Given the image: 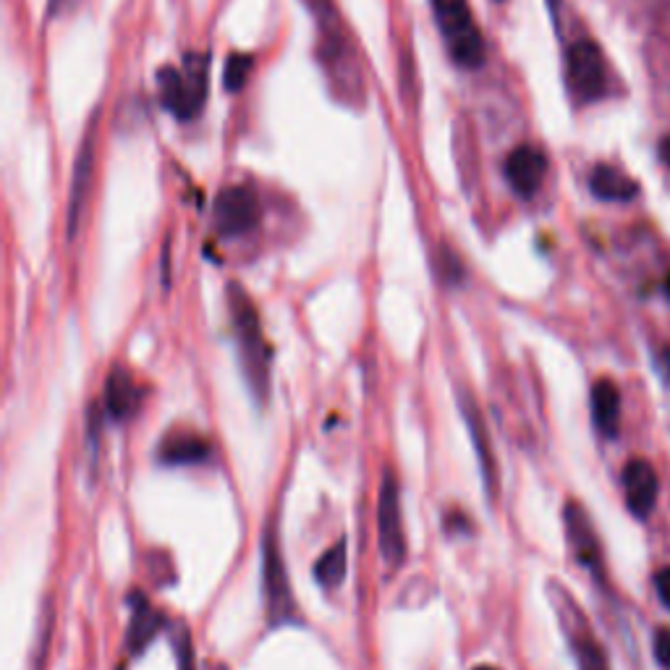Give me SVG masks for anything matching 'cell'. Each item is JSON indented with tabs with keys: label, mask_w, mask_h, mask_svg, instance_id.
Wrapping results in <instances>:
<instances>
[{
	"label": "cell",
	"mask_w": 670,
	"mask_h": 670,
	"mask_svg": "<svg viewBox=\"0 0 670 670\" xmlns=\"http://www.w3.org/2000/svg\"><path fill=\"white\" fill-rule=\"evenodd\" d=\"M229 315L233 336H236L239 343V360H242L246 386L259 403H265L270 393V346L263 333L255 302L239 283L229 285Z\"/></svg>",
	"instance_id": "6da1fadb"
},
{
	"label": "cell",
	"mask_w": 670,
	"mask_h": 670,
	"mask_svg": "<svg viewBox=\"0 0 670 670\" xmlns=\"http://www.w3.org/2000/svg\"><path fill=\"white\" fill-rule=\"evenodd\" d=\"M307 3L320 22V61L330 74V82L343 100H356V93L362 89L360 66H356V56L341 24H338L333 3L330 0H307Z\"/></svg>",
	"instance_id": "7a4b0ae2"
},
{
	"label": "cell",
	"mask_w": 670,
	"mask_h": 670,
	"mask_svg": "<svg viewBox=\"0 0 670 670\" xmlns=\"http://www.w3.org/2000/svg\"><path fill=\"white\" fill-rule=\"evenodd\" d=\"M433 14L446 37L448 53L464 69H479L485 63L483 32L474 24L470 0H433Z\"/></svg>",
	"instance_id": "3957f363"
},
{
	"label": "cell",
	"mask_w": 670,
	"mask_h": 670,
	"mask_svg": "<svg viewBox=\"0 0 670 670\" xmlns=\"http://www.w3.org/2000/svg\"><path fill=\"white\" fill-rule=\"evenodd\" d=\"M263 589H265V602H268L270 626H289V623L299 621L294 592H291L289 574H285L283 552H281V545H278L276 529L265 532Z\"/></svg>",
	"instance_id": "277c9868"
},
{
	"label": "cell",
	"mask_w": 670,
	"mask_h": 670,
	"mask_svg": "<svg viewBox=\"0 0 670 670\" xmlns=\"http://www.w3.org/2000/svg\"><path fill=\"white\" fill-rule=\"evenodd\" d=\"M377 535H380L382 561L399 569L406 561V532H403L401 487L393 472L382 474L380 498H377Z\"/></svg>",
	"instance_id": "5b68a950"
},
{
	"label": "cell",
	"mask_w": 670,
	"mask_h": 670,
	"mask_svg": "<svg viewBox=\"0 0 670 670\" xmlns=\"http://www.w3.org/2000/svg\"><path fill=\"white\" fill-rule=\"evenodd\" d=\"M263 220V205L252 186H229L218 194L212 205L215 231L226 239L252 233Z\"/></svg>",
	"instance_id": "8992f818"
},
{
	"label": "cell",
	"mask_w": 670,
	"mask_h": 670,
	"mask_svg": "<svg viewBox=\"0 0 670 670\" xmlns=\"http://www.w3.org/2000/svg\"><path fill=\"white\" fill-rule=\"evenodd\" d=\"M565 69H569V84L576 100L592 102L605 95L608 87V71H605V58L592 40H578L569 48L565 56Z\"/></svg>",
	"instance_id": "52a82bcc"
},
{
	"label": "cell",
	"mask_w": 670,
	"mask_h": 670,
	"mask_svg": "<svg viewBox=\"0 0 670 670\" xmlns=\"http://www.w3.org/2000/svg\"><path fill=\"white\" fill-rule=\"evenodd\" d=\"M563 522H565V537H569L574 558L584 565V569H589L592 574H595V578H600L602 582V576H605L602 548H600V539H597L595 526H592L589 513L584 511L582 503L569 500L563 509Z\"/></svg>",
	"instance_id": "ba28073f"
},
{
	"label": "cell",
	"mask_w": 670,
	"mask_h": 670,
	"mask_svg": "<svg viewBox=\"0 0 670 670\" xmlns=\"http://www.w3.org/2000/svg\"><path fill=\"white\" fill-rule=\"evenodd\" d=\"M623 490H626L629 511L636 519H647L660 496V479H657L655 466L647 459H631L623 466Z\"/></svg>",
	"instance_id": "9c48e42d"
},
{
	"label": "cell",
	"mask_w": 670,
	"mask_h": 670,
	"mask_svg": "<svg viewBox=\"0 0 670 670\" xmlns=\"http://www.w3.org/2000/svg\"><path fill=\"white\" fill-rule=\"evenodd\" d=\"M93 168H95V123L89 126L87 139L82 142L80 158H76V166H74V181H71L69 212H66L69 239H76V233H80L82 229L84 207H87L89 186H93Z\"/></svg>",
	"instance_id": "30bf717a"
},
{
	"label": "cell",
	"mask_w": 670,
	"mask_h": 670,
	"mask_svg": "<svg viewBox=\"0 0 670 670\" xmlns=\"http://www.w3.org/2000/svg\"><path fill=\"white\" fill-rule=\"evenodd\" d=\"M548 173V158L539 147L522 145L505 158V179L519 197H535Z\"/></svg>",
	"instance_id": "8fae6325"
},
{
	"label": "cell",
	"mask_w": 670,
	"mask_h": 670,
	"mask_svg": "<svg viewBox=\"0 0 670 670\" xmlns=\"http://www.w3.org/2000/svg\"><path fill=\"white\" fill-rule=\"evenodd\" d=\"M459 406H461V416H464L466 427H470L474 451H477L479 470H483V479H485V487H487V496H496L498 466H496V456H492V440H490V433H487L483 409L477 406V401H474L472 395L466 393V390L459 395Z\"/></svg>",
	"instance_id": "7c38bea8"
},
{
	"label": "cell",
	"mask_w": 670,
	"mask_h": 670,
	"mask_svg": "<svg viewBox=\"0 0 670 670\" xmlns=\"http://www.w3.org/2000/svg\"><path fill=\"white\" fill-rule=\"evenodd\" d=\"M102 399H106V414L110 419H132L142 403V388L129 369L113 367L106 380V395Z\"/></svg>",
	"instance_id": "4fadbf2b"
},
{
	"label": "cell",
	"mask_w": 670,
	"mask_h": 670,
	"mask_svg": "<svg viewBox=\"0 0 670 670\" xmlns=\"http://www.w3.org/2000/svg\"><path fill=\"white\" fill-rule=\"evenodd\" d=\"M589 406L597 433L605 435V438H616L618 427H621V390L610 377L595 380L589 393Z\"/></svg>",
	"instance_id": "5bb4252c"
},
{
	"label": "cell",
	"mask_w": 670,
	"mask_h": 670,
	"mask_svg": "<svg viewBox=\"0 0 670 670\" xmlns=\"http://www.w3.org/2000/svg\"><path fill=\"white\" fill-rule=\"evenodd\" d=\"M207 456H210V442L202 435L192 433V429H175V433L162 438L158 448V459L171 466L202 464Z\"/></svg>",
	"instance_id": "9a60e30c"
},
{
	"label": "cell",
	"mask_w": 670,
	"mask_h": 670,
	"mask_svg": "<svg viewBox=\"0 0 670 670\" xmlns=\"http://www.w3.org/2000/svg\"><path fill=\"white\" fill-rule=\"evenodd\" d=\"M162 623H166V618H162L160 610H155L153 605L147 602V597L134 595L132 597V626H129V634H126L129 653L132 655L145 653L147 644L158 636Z\"/></svg>",
	"instance_id": "2e32d148"
},
{
	"label": "cell",
	"mask_w": 670,
	"mask_h": 670,
	"mask_svg": "<svg viewBox=\"0 0 670 670\" xmlns=\"http://www.w3.org/2000/svg\"><path fill=\"white\" fill-rule=\"evenodd\" d=\"M589 188L602 202H629L639 194L636 181L613 166H597L589 175Z\"/></svg>",
	"instance_id": "e0dca14e"
},
{
	"label": "cell",
	"mask_w": 670,
	"mask_h": 670,
	"mask_svg": "<svg viewBox=\"0 0 670 670\" xmlns=\"http://www.w3.org/2000/svg\"><path fill=\"white\" fill-rule=\"evenodd\" d=\"M158 93L162 108L171 110L175 119L188 121L192 113H188V102H186V87H184V74L179 69L168 66L158 74Z\"/></svg>",
	"instance_id": "ac0fdd59"
},
{
	"label": "cell",
	"mask_w": 670,
	"mask_h": 670,
	"mask_svg": "<svg viewBox=\"0 0 670 670\" xmlns=\"http://www.w3.org/2000/svg\"><path fill=\"white\" fill-rule=\"evenodd\" d=\"M181 74H184L188 113H192V119H194L207 100V58L199 53L186 56V66Z\"/></svg>",
	"instance_id": "d6986e66"
},
{
	"label": "cell",
	"mask_w": 670,
	"mask_h": 670,
	"mask_svg": "<svg viewBox=\"0 0 670 670\" xmlns=\"http://www.w3.org/2000/svg\"><path fill=\"white\" fill-rule=\"evenodd\" d=\"M346 539L336 543L333 548L325 550V556L315 563V578L322 589H336L341 587L343 578H346Z\"/></svg>",
	"instance_id": "ffe728a7"
},
{
	"label": "cell",
	"mask_w": 670,
	"mask_h": 670,
	"mask_svg": "<svg viewBox=\"0 0 670 670\" xmlns=\"http://www.w3.org/2000/svg\"><path fill=\"white\" fill-rule=\"evenodd\" d=\"M569 644L576 655V668L578 670H610L608 653H605L602 644L597 642L592 634L582 636V639L569 642Z\"/></svg>",
	"instance_id": "44dd1931"
},
{
	"label": "cell",
	"mask_w": 670,
	"mask_h": 670,
	"mask_svg": "<svg viewBox=\"0 0 670 670\" xmlns=\"http://www.w3.org/2000/svg\"><path fill=\"white\" fill-rule=\"evenodd\" d=\"M249 69H252V58L249 56H231L229 63H226V89L229 93H239V89L244 87L246 76H249Z\"/></svg>",
	"instance_id": "7402d4cb"
},
{
	"label": "cell",
	"mask_w": 670,
	"mask_h": 670,
	"mask_svg": "<svg viewBox=\"0 0 670 670\" xmlns=\"http://www.w3.org/2000/svg\"><path fill=\"white\" fill-rule=\"evenodd\" d=\"M175 657H179V670H194V647L192 636L184 626L175 631Z\"/></svg>",
	"instance_id": "603a6c76"
},
{
	"label": "cell",
	"mask_w": 670,
	"mask_h": 670,
	"mask_svg": "<svg viewBox=\"0 0 670 670\" xmlns=\"http://www.w3.org/2000/svg\"><path fill=\"white\" fill-rule=\"evenodd\" d=\"M653 653L657 666L670 670V629H657L653 639Z\"/></svg>",
	"instance_id": "cb8c5ba5"
},
{
	"label": "cell",
	"mask_w": 670,
	"mask_h": 670,
	"mask_svg": "<svg viewBox=\"0 0 670 670\" xmlns=\"http://www.w3.org/2000/svg\"><path fill=\"white\" fill-rule=\"evenodd\" d=\"M655 589L660 602L666 605V610H670V565H666V569H660L655 574Z\"/></svg>",
	"instance_id": "d4e9b609"
},
{
	"label": "cell",
	"mask_w": 670,
	"mask_h": 670,
	"mask_svg": "<svg viewBox=\"0 0 670 670\" xmlns=\"http://www.w3.org/2000/svg\"><path fill=\"white\" fill-rule=\"evenodd\" d=\"M657 364H660V367H657V369H660V375L666 377V382H670V346L662 351L660 360H657Z\"/></svg>",
	"instance_id": "484cf974"
},
{
	"label": "cell",
	"mask_w": 670,
	"mask_h": 670,
	"mask_svg": "<svg viewBox=\"0 0 670 670\" xmlns=\"http://www.w3.org/2000/svg\"><path fill=\"white\" fill-rule=\"evenodd\" d=\"M660 158H662V162H668V166H670V136H666V139H662Z\"/></svg>",
	"instance_id": "4316f807"
},
{
	"label": "cell",
	"mask_w": 670,
	"mask_h": 670,
	"mask_svg": "<svg viewBox=\"0 0 670 670\" xmlns=\"http://www.w3.org/2000/svg\"><path fill=\"white\" fill-rule=\"evenodd\" d=\"M666 294L670 299V272H668V278H666Z\"/></svg>",
	"instance_id": "83f0119b"
},
{
	"label": "cell",
	"mask_w": 670,
	"mask_h": 670,
	"mask_svg": "<svg viewBox=\"0 0 670 670\" xmlns=\"http://www.w3.org/2000/svg\"><path fill=\"white\" fill-rule=\"evenodd\" d=\"M474 670H498V668H492V666H479V668H474Z\"/></svg>",
	"instance_id": "f1b7e54d"
},
{
	"label": "cell",
	"mask_w": 670,
	"mask_h": 670,
	"mask_svg": "<svg viewBox=\"0 0 670 670\" xmlns=\"http://www.w3.org/2000/svg\"><path fill=\"white\" fill-rule=\"evenodd\" d=\"M212 670H229L226 666H212Z\"/></svg>",
	"instance_id": "f546056e"
}]
</instances>
